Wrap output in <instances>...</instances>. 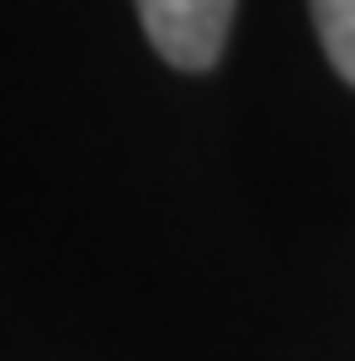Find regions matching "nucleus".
I'll return each mask as SVG.
<instances>
[{"label":"nucleus","mask_w":355,"mask_h":361,"mask_svg":"<svg viewBox=\"0 0 355 361\" xmlns=\"http://www.w3.org/2000/svg\"><path fill=\"white\" fill-rule=\"evenodd\" d=\"M133 6H138V22H144L149 43L175 69L218 64L223 43H228L233 0H133Z\"/></svg>","instance_id":"1"},{"label":"nucleus","mask_w":355,"mask_h":361,"mask_svg":"<svg viewBox=\"0 0 355 361\" xmlns=\"http://www.w3.org/2000/svg\"><path fill=\"white\" fill-rule=\"evenodd\" d=\"M313 27L329 64L355 85V0H313Z\"/></svg>","instance_id":"2"}]
</instances>
